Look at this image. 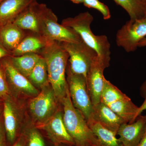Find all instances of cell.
Returning <instances> with one entry per match:
<instances>
[{
    "instance_id": "277c9868",
    "label": "cell",
    "mask_w": 146,
    "mask_h": 146,
    "mask_svg": "<svg viewBox=\"0 0 146 146\" xmlns=\"http://www.w3.org/2000/svg\"><path fill=\"white\" fill-rule=\"evenodd\" d=\"M39 35L46 41L78 43L82 41L75 31L58 23L56 15L45 4L38 3L37 7Z\"/></svg>"
},
{
    "instance_id": "74e56055",
    "label": "cell",
    "mask_w": 146,
    "mask_h": 146,
    "mask_svg": "<svg viewBox=\"0 0 146 146\" xmlns=\"http://www.w3.org/2000/svg\"><path fill=\"white\" fill-rule=\"evenodd\" d=\"M140 1L142 2V3H143L145 5V4L146 3V0H140Z\"/></svg>"
},
{
    "instance_id": "d6986e66",
    "label": "cell",
    "mask_w": 146,
    "mask_h": 146,
    "mask_svg": "<svg viewBox=\"0 0 146 146\" xmlns=\"http://www.w3.org/2000/svg\"><path fill=\"white\" fill-rule=\"evenodd\" d=\"M87 122L102 146H123L116 133L104 127L92 116Z\"/></svg>"
},
{
    "instance_id": "d6a6232c",
    "label": "cell",
    "mask_w": 146,
    "mask_h": 146,
    "mask_svg": "<svg viewBox=\"0 0 146 146\" xmlns=\"http://www.w3.org/2000/svg\"><path fill=\"white\" fill-rule=\"evenodd\" d=\"M145 46H146V38L145 37L141 40L138 44V47Z\"/></svg>"
},
{
    "instance_id": "44dd1931",
    "label": "cell",
    "mask_w": 146,
    "mask_h": 146,
    "mask_svg": "<svg viewBox=\"0 0 146 146\" xmlns=\"http://www.w3.org/2000/svg\"><path fill=\"white\" fill-rule=\"evenodd\" d=\"M41 56L37 53H29L20 56H9L11 62L21 74L28 77Z\"/></svg>"
},
{
    "instance_id": "4316f807",
    "label": "cell",
    "mask_w": 146,
    "mask_h": 146,
    "mask_svg": "<svg viewBox=\"0 0 146 146\" xmlns=\"http://www.w3.org/2000/svg\"><path fill=\"white\" fill-rule=\"evenodd\" d=\"M9 95H11L10 91L4 72L0 64V99L3 100Z\"/></svg>"
},
{
    "instance_id": "ba28073f",
    "label": "cell",
    "mask_w": 146,
    "mask_h": 146,
    "mask_svg": "<svg viewBox=\"0 0 146 146\" xmlns=\"http://www.w3.org/2000/svg\"><path fill=\"white\" fill-rule=\"evenodd\" d=\"M9 56L4 58L0 60L11 96L17 99L22 96H36L39 92L29 80L13 67Z\"/></svg>"
},
{
    "instance_id": "2e32d148",
    "label": "cell",
    "mask_w": 146,
    "mask_h": 146,
    "mask_svg": "<svg viewBox=\"0 0 146 146\" xmlns=\"http://www.w3.org/2000/svg\"><path fill=\"white\" fill-rule=\"evenodd\" d=\"M33 0H4L0 3V28L13 23Z\"/></svg>"
},
{
    "instance_id": "7c38bea8",
    "label": "cell",
    "mask_w": 146,
    "mask_h": 146,
    "mask_svg": "<svg viewBox=\"0 0 146 146\" xmlns=\"http://www.w3.org/2000/svg\"><path fill=\"white\" fill-rule=\"evenodd\" d=\"M106 66L97 56L93 60L86 76V84L93 106L100 102V96L105 80L104 72Z\"/></svg>"
},
{
    "instance_id": "9a60e30c",
    "label": "cell",
    "mask_w": 146,
    "mask_h": 146,
    "mask_svg": "<svg viewBox=\"0 0 146 146\" xmlns=\"http://www.w3.org/2000/svg\"><path fill=\"white\" fill-rule=\"evenodd\" d=\"M38 4L36 0H33L15 19L13 23L24 31L39 34Z\"/></svg>"
},
{
    "instance_id": "1f68e13d",
    "label": "cell",
    "mask_w": 146,
    "mask_h": 146,
    "mask_svg": "<svg viewBox=\"0 0 146 146\" xmlns=\"http://www.w3.org/2000/svg\"><path fill=\"white\" fill-rule=\"evenodd\" d=\"M138 146H146V128L144 136Z\"/></svg>"
},
{
    "instance_id": "d4e9b609",
    "label": "cell",
    "mask_w": 146,
    "mask_h": 146,
    "mask_svg": "<svg viewBox=\"0 0 146 146\" xmlns=\"http://www.w3.org/2000/svg\"><path fill=\"white\" fill-rule=\"evenodd\" d=\"M21 133L24 136L26 146H47L43 135L35 126H30Z\"/></svg>"
},
{
    "instance_id": "3957f363",
    "label": "cell",
    "mask_w": 146,
    "mask_h": 146,
    "mask_svg": "<svg viewBox=\"0 0 146 146\" xmlns=\"http://www.w3.org/2000/svg\"><path fill=\"white\" fill-rule=\"evenodd\" d=\"M61 105L64 124L75 146H102L90 129L86 119L73 106L68 89Z\"/></svg>"
},
{
    "instance_id": "8fae6325",
    "label": "cell",
    "mask_w": 146,
    "mask_h": 146,
    "mask_svg": "<svg viewBox=\"0 0 146 146\" xmlns=\"http://www.w3.org/2000/svg\"><path fill=\"white\" fill-rule=\"evenodd\" d=\"M37 128L44 131L47 138L54 146L61 144L75 145L74 141L68 133L64 124L63 108H58L46 122Z\"/></svg>"
},
{
    "instance_id": "ffe728a7",
    "label": "cell",
    "mask_w": 146,
    "mask_h": 146,
    "mask_svg": "<svg viewBox=\"0 0 146 146\" xmlns=\"http://www.w3.org/2000/svg\"><path fill=\"white\" fill-rule=\"evenodd\" d=\"M107 105L126 123H131L138 117L139 107L136 106L129 97Z\"/></svg>"
},
{
    "instance_id": "ac0fdd59",
    "label": "cell",
    "mask_w": 146,
    "mask_h": 146,
    "mask_svg": "<svg viewBox=\"0 0 146 146\" xmlns=\"http://www.w3.org/2000/svg\"><path fill=\"white\" fill-rule=\"evenodd\" d=\"M47 41L41 35L31 32L25 36L22 42L11 52V56H20L29 53L39 54L44 49Z\"/></svg>"
},
{
    "instance_id": "5b68a950",
    "label": "cell",
    "mask_w": 146,
    "mask_h": 146,
    "mask_svg": "<svg viewBox=\"0 0 146 146\" xmlns=\"http://www.w3.org/2000/svg\"><path fill=\"white\" fill-rule=\"evenodd\" d=\"M66 75L73 106L81 112L87 121L92 116L93 105L87 89L86 78L81 75L73 74L68 67Z\"/></svg>"
},
{
    "instance_id": "d590c367",
    "label": "cell",
    "mask_w": 146,
    "mask_h": 146,
    "mask_svg": "<svg viewBox=\"0 0 146 146\" xmlns=\"http://www.w3.org/2000/svg\"><path fill=\"white\" fill-rule=\"evenodd\" d=\"M54 146H76L75 145H65V144H61L59 145Z\"/></svg>"
},
{
    "instance_id": "7402d4cb",
    "label": "cell",
    "mask_w": 146,
    "mask_h": 146,
    "mask_svg": "<svg viewBox=\"0 0 146 146\" xmlns=\"http://www.w3.org/2000/svg\"><path fill=\"white\" fill-rule=\"evenodd\" d=\"M27 78L36 88L42 89L50 84L46 63L42 56Z\"/></svg>"
},
{
    "instance_id": "52a82bcc",
    "label": "cell",
    "mask_w": 146,
    "mask_h": 146,
    "mask_svg": "<svg viewBox=\"0 0 146 146\" xmlns=\"http://www.w3.org/2000/svg\"><path fill=\"white\" fill-rule=\"evenodd\" d=\"M41 90L29 103L30 111L36 127L46 122L59 108L58 101L50 85L43 87Z\"/></svg>"
},
{
    "instance_id": "cb8c5ba5",
    "label": "cell",
    "mask_w": 146,
    "mask_h": 146,
    "mask_svg": "<svg viewBox=\"0 0 146 146\" xmlns=\"http://www.w3.org/2000/svg\"><path fill=\"white\" fill-rule=\"evenodd\" d=\"M127 12L130 19L145 18V5L140 0H113Z\"/></svg>"
},
{
    "instance_id": "8992f818",
    "label": "cell",
    "mask_w": 146,
    "mask_h": 146,
    "mask_svg": "<svg viewBox=\"0 0 146 146\" xmlns=\"http://www.w3.org/2000/svg\"><path fill=\"white\" fill-rule=\"evenodd\" d=\"M69 55L67 67L73 74L86 78L93 60L98 56L96 52L83 41L78 43H60Z\"/></svg>"
},
{
    "instance_id": "836d02e7",
    "label": "cell",
    "mask_w": 146,
    "mask_h": 146,
    "mask_svg": "<svg viewBox=\"0 0 146 146\" xmlns=\"http://www.w3.org/2000/svg\"><path fill=\"white\" fill-rule=\"evenodd\" d=\"M75 4L83 3L85 0H69Z\"/></svg>"
},
{
    "instance_id": "e575fe53",
    "label": "cell",
    "mask_w": 146,
    "mask_h": 146,
    "mask_svg": "<svg viewBox=\"0 0 146 146\" xmlns=\"http://www.w3.org/2000/svg\"><path fill=\"white\" fill-rule=\"evenodd\" d=\"M3 109V100L0 99V114L2 112Z\"/></svg>"
},
{
    "instance_id": "7a4b0ae2",
    "label": "cell",
    "mask_w": 146,
    "mask_h": 146,
    "mask_svg": "<svg viewBox=\"0 0 146 146\" xmlns=\"http://www.w3.org/2000/svg\"><path fill=\"white\" fill-rule=\"evenodd\" d=\"M93 21V16L89 11H86L74 17L65 18L61 24L75 31L82 41L96 52L100 59L108 68L111 59L110 43L106 35H96L93 33L91 29Z\"/></svg>"
},
{
    "instance_id": "8d00e7d4",
    "label": "cell",
    "mask_w": 146,
    "mask_h": 146,
    "mask_svg": "<svg viewBox=\"0 0 146 146\" xmlns=\"http://www.w3.org/2000/svg\"><path fill=\"white\" fill-rule=\"evenodd\" d=\"M145 18H146V3L145 4Z\"/></svg>"
},
{
    "instance_id": "f35d334b",
    "label": "cell",
    "mask_w": 146,
    "mask_h": 146,
    "mask_svg": "<svg viewBox=\"0 0 146 146\" xmlns=\"http://www.w3.org/2000/svg\"><path fill=\"white\" fill-rule=\"evenodd\" d=\"M4 1V0H0V3H1L3 1Z\"/></svg>"
},
{
    "instance_id": "5bb4252c",
    "label": "cell",
    "mask_w": 146,
    "mask_h": 146,
    "mask_svg": "<svg viewBox=\"0 0 146 146\" xmlns=\"http://www.w3.org/2000/svg\"><path fill=\"white\" fill-rule=\"evenodd\" d=\"M91 116L104 127L114 132L117 135L121 125L127 123L108 106L101 102L93 106Z\"/></svg>"
},
{
    "instance_id": "f546056e",
    "label": "cell",
    "mask_w": 146,
    "mask_h": 146,
    "mask_svg": "<svg viewBox=\"0 0 146 146\" xmlns=\"http://www.w3.org/2000/svg\"><path fill=\"white\" fill-rule=\"evenodd\" d=\"M11 56V52L7 50L0 42V60L4 58Z\"/></svg>"
},
{
    "instance_id": "f1b7e54d",
    "label": "cell",
    "mask_w": 146,
    "mask_h": 146,
    "mask_svg": "<svg viewBox=\"0 0 146 146\" xmlns=\"http://www.w3.org/2000/svg\"><path fill=\"white\" fill-rule=\"evenodd\" d=\"M140 92L141 96L143 98H144V101L142 104L139 107L138 117L141 115V113L143 111L146 110V79L140 87Z\"/></svg>"
},
{
    "instance_id": "4dcf8cb0",
    "label": "cell",
    "mask_w": 146,
    "mask_h": 146,
    "mask_svg": "<svg viewBox=\"0 0 146 146\" xmlns=\"http://www.w3.org/2000/svg\"><path fill=\"white\" fill-rule=\"evenodd\" d=\"M11 146H26L25 140L23 135L21 133L16 142Z\"/></svg>"
},
{
    "instance_id": "6da1fadb",
    "label": "cell",
    "mask_w": 146,
    "mask_h": 146,
    "mask_svg": "<svg viewBox=\"0 0 146 146\" xmlns=\"http://www.w3.org/2000/svg\"><path fill=\"white\" fill-rule=\"evenodd\" d=\"M39 54L46 61L50 85L61 104L68 89L66 75L69 54L60 42L53 41H47Z\"/></svg>"
},
{
    "instance_id": "9c48e42d",
    "label": "cell",
    "mask_w": 146,
    "mask_h": 146,
    "mask_svg": "<svg viewBox=\"0 0 146 146\" xmlns=\"http://www.w3.org/2000/svg\"><path fill=\"white\" fill-rule=\"evenodd\" d=\"M145 36L146 18L130 19L117 32L116 44L126 52H133L137 50L139 42Z\"/></svg>"
},
{
    "instance_id": "603a6c76",
    "label": "cell",
    "mask_w": 146,
    "mask_h": 146,
    "mask_svg": "<svg viewBox=\"0 0 146 146\" xmlns=\"http://www.w3.org/2000/svg\"><path fill=\"white\" fill-rule=\"evenodd\" d=\"M121 90L106 79L100 96V102L108 105L128 98Z\"/></svg>"
},
{
    "instance_id": "e0dca14e",
    "label": "cell",
    "mask_w": 146,
    "mask_h": 146,
    "mask_svg": "<svg viewBox=\"0 0 146 146\" xmlns=\"http://www.w3.org/2000/svg\"><path fill=\"white\" fill-rule=\"evenodd\" d=\"M26 35L25 31L13 23L0 28V42L10 52L18 46Z\"/></svg>"
},
{
    "instance_id": "83f0119b",
    "label": "cell",
    "mask_w": 146,
    "mask_h": 146,
    "mask_svg": "<svg viewBox=\"0 0 146 146\" xmlns=\"http://www.w3.org/2000/svg\"><path fill=\"white\" fill-rule=\"evenodd\" d=\"M0 146H9L4 125L2 112L0 114Z\"/></svg>"
},
{
    "instance_id": "4fadbf2b",
    "label": "cell",
    "mask_w": 146,
    "mask_h": 146,
    "mask_svg": "<svg viewBox=\"0 0 146 146\" xmlns=\"http://www.w3.org/2000/svg\"><path fill=\"white\" fill-rule=\"evenodd\" d=\"M146 115L138 116L131 123H124L117 133L123 146H138L145 131Z\"/></svg>"
},
{
    "instance_id": "30bf717a",
    "label": "cell",
    "mask_w": 146,
    "mask_h": 146,
    "mask_svg": "<svg viewBox=\"0 0 146 146\" xmlns=\"http://www.w3.org/2000/svg\"><path fill=\"white\" fill-rule=\"evenodd\" d=\"M4 125L9 146L16 141L21 134V110L17 99L9 95L3 100Z\"/></svg>"
},
{
    "instance_id": "484cf974",
    "label": "cell",
    "mask_w": 146,
    "mask_h": 146,
    "mask_svg": "<svg viewBox=\"0 0 146 146\" xmlns=\"http://www.w3.org/2000/svg\"><path fill=\"white\" fill-rule=\"evenodd\" d=\"M83 4L86 7L95 9L99 11L105 20H109L111 18V13L108 7L99 0H85Z\"/></svg>"
}]
</instances>
